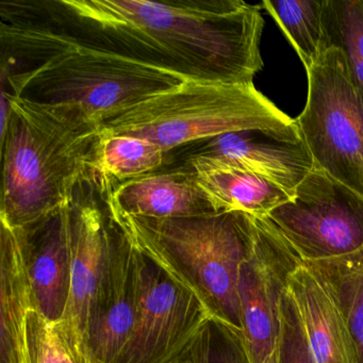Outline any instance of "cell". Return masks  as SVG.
I'll return each instance as SVG.
<instances>
[{
    "label": "cell",
    "mask_w": 363,
    "mask_h": 363,
    "mask_svg": "<svg viewBox=\"0 0 363 363\" xmlns=\"http://www.w3.org/2000/svg\"><path fill=\"white\" fill-rule=\"evenodd\" d=\"M42 30L190 82L252 84L263 67L260 6L242 0L25 1Z\"/></svg>",
    "instance_id": "6da1fadb"
},
{
    "label": "cell",
    "mask_w": 363,
    "mask_h": 363,
    "mask_svg": "<svg viewBox=\"0 0 363 363\" xmlns=\"http://www.w3.org/2000/svg\"><path fill=\"white\" fill-rule=\"evenodd\" d=\"M1 91L72 112L101 126L108 118L188 80L139 61L63 39L0 14Z\"/></svg>",
    "instance_id": "7a4b0ae2"
},
{
    "label": "cell",
    "mask_w": 363,
    "mask_h": 363,
    "mask_svg": "<svg viewBox=\"0 0 363 363\" xmlns=\"http://www.w3.org/2000/svg\"><path fill=\"white\" fill-rule=\"evenodd\" d=\"M9 97L1 137L0 222L12 228L35 224L73 199L94 177L101 129L72 112Z\"/></svg>",
    "instance_id": "3957f363"
},
{
    "label": "cell",
    "mask_w": 363,
    "mask_h": 363,
    "mask_svg": "<svg viewBox=\"0 0 363 363\" xmlns=\"http://www.w3.org/2000/svg\"><path fill=\"white\" fill-rule=\"evenodd\" d=\"M108 211L144 255L199 297L214 320L243 335L240 269L252 243L254 216L233 211L148 218Z\"/></svg>",
    "instance_id": "277c9868"
},
{
    "label": "cell",
    "mask_w": 363,
    "mask_h": 363,
    "mask_svg": "<svg viewBox=\"0 0 363 363\" xmlns=\"http://www.w3.org/2000/svg\"><path fill=\"white\" fill-rule=\"evenodd\" d=\"M293 130V120L254 84L184 82L108 118L101 135H129L158 144L167 152L245 129Z\"/></svg>",
    "instance_id": "5b68a950"
},
{
    "label": "cell",
    "mask_w": 363,
    "mask_h": 363,
    "mask_svg": "<svg viewBox=\"0 0 363 363\" xmlns=\"http://www.w3.org/2000/svg\"><path fill=\"white\" fill-rule=\"evenodd\" d=\"M308 97L296 118L315 167L363 196V94L339 48L308 69Z\"/></svg>",
    "instance_id": "8992f818"
},
{
    "label": "cell",
    "mask_w": 363,
    "mask_h": 363,
    "mask_svg": "<svg viewBox=\"0 0 363 363\" xmlns=\"http://www.w3.org/2000/svg\"><path fill=\"white\" fill-rule=\"evenodd\" d=\"M267 220L303 261L337 258L363 246V196L314 167Z\"/></svg>",
    "instance_id": "52a82bcc"
},
{
    "label": "cell",
    "mask_w": 363,
    "mask_h": 363,
    "mask_svg": "<svg viewBox=\"0 0 363 363\" xmlns=\"http://www.w3.org/2000/svg\"><path fill=\"white\" fill-rule=\"evenodd\" d=\"M139 252L137 318L114 363H182L213 316L192 291Z\"/></svg>",
    "instance_id": "ba28073f"
},
{
    "label": "cell",
    "mask_w": 363,
    "mask_h": 363,
    "mask_svg": "<svg viewBox=\"0 0 363 363\" xmlns=\"http://www.w3.org/2000/svg\"><path fill=\"white\" fill-rule=\"evenodd\" d=\"M252 243L240 269L242 333L250 363H275L282 297L303 262L267 218L254 216Z\"/></svg>",
    "instance_id": "9c48e42d"
},
{
    "label": "cell",
    "mask_w": 363,
    "mask_h": 363,
    "mask_svg": "<svg viewBox=\"0 0 363 363\" xmlns=\"http://www.w3.org/2000/svg\"><path fill=\"white\" fill-rule=\"evenodd\" d=\"M97 175L82 182L69 205L71 293L58 327L82 363H89L88 327L109 258L113 223L96 194Z\"/></svg>",
    "instance_id": "30bf717a"
},
{
    "label": "cell",
    "mask_w": 363,
    "mask_h": 363,
    "mask_svg": "<svg viewBox=\"0 0 363 363\" xmlns=\"http://www.w3.org/2000/svg\"><path fill=\"white\" fill-rule=\"evenodd\" d=\"M190 145L186 158L203 156L225 167L263 176L290 197L315 167L299 127L293 130L245 129Z\"/></svg>",
    "instance_id": "8fae6325"
},
{
    "label": "cell",
    "mask_w": 363,
    "mask_h": 363,
    "mask_svg": "<svg viewBox=\"0 0 363 363\" xmlns=\"http://www.w3.org/2000/svg\"><path fill=\"white\" fill-rule=\"evenodd\" d=\"M112 223L109 258L89 320V363H114L133 333L139 308L140 252Z\"/></svg>",
    "instance_id": "7c38bea8"
},
{
    "label": "cell",
    "mask_w": 363,
    "mask_h": 363,
    "mask_svg": "<svg viewBox=\"0 0 363 363\" xmlns=\"http://www.w3.org/2000/svg\"><path fill=\"white\" fill-rule=\"evenodd\" d=\"M69 205L35 224L16 228L35 310L52 324L65 316L71 293Z\"/></svg>",
    "instance_id": "4fadbf2b"
},
{
    "label": "cell",
    "mask_w": 363,
    "mask_h": 363,
    "mask_svg": "<svg viewBox=\"0 0 363 363\" xmlns=\"http://www.w3.org/2000/svg\"><path fill=\"white\" fill-rule=\"evenodd\" d=\"M99 178L107 207L126 216L176 218L218 213L184 164L118 184Z\"/></svg>",
    "instance_id": "5bb4252c"
},
{
    "label": "cell",
    "mask_w": 363,
    "mask_h": 363,
    "mask_svg": "<svg viewBox=\"0 0 363 363\" xmlns=\"http://www.w3.org/2000/svg\"><path fill=\"white\" fill-rule=\"evenodd\" d=\"M288 291L315 362L357 363L354 344L337 303L305 263L291 273Z\"/></svg>",
    "instance_id": "9a60e30c"
},
{
    "label": "cell",
    "mask_w": 363,
    "mask_h": 363,
    "mask_svg": "<svg viewBox=\"0 0 363 363\" xmlns=\"http://www.w3.org/2000/svg\"><path fill=\"white\" fill-rule=\"evenodd\" d=\"M0 233V363H29L27 328L35 309L33 290L16 228Z\"/></svg>",
    "instance_id": "2e32d148"
},
{
    "label": "cell",
    "mask_w": 363,
    "mask_h": 363,
    "mask_svg": "<svg viewBox=\"0 0 363 363\" xmlns=\"http://www.w3.org/2000/svg\"><path fill=\"white\" fill-rule=\"evenodd\" d=\"M184 165L194 173L197 184L218 212H243L267 218L291 199L263 176L225 167L206 157H188Z\"/></svg>",
    "instance_id": "e0dca14e"
},
{
    "label": "cell",
    "mask_w": 363,
    "mask_h": 363,
    "mask_svg": "<svg viewBox=\"0 0 363 363\" xmlns=\"http://www.w3.org/2000/svg\"><path fill=\"white\" fill-rule=\"evenodd\" d=\"M303 263L337 303L352 337L357 363H363V246L345 256Z\"/></svg>",
    "instance_id": "ac0fdd59"
},
{
    "label": "cell",
    "mask_w": 363,
    "mask_h": 363,
    "mask_svg": "<svg viewBox=\"0 0 363 363\" xmlns=\"http://www.w3.org/2000/svg\"><path fill=\"white\" fill-rule=\"evenodd\" d=\"M169 152L150 140L129 135H103L95 171L99 177L123 182L159 171Z\"/></svg>",
    "instance_id": "d6986e66"
},
{
    "label": "cell",
    "mask_w": 363,
    "mask_h": 363,
    "mask_svg": "<svg viewBox=\"0 0 363 363\" xmlns=\"http://www.w3.org/2000/svg\"><path fill=\"white\" fill-rule=\"evenodd\" d=\"M261 7L277 23L308 71L325 50L324 0H267Z\"/></svg>",
    "instance_id": "ffe728a7"
},
{
    "label": "cell",
    "mask_w": 363,
    "mask_h": 363,
    "mask_svg": "<svg viewBox=\"0 0 363 363\" xmlns=\"http://www.w3.org/2000/svg\"><path fill=\"white\" fill-rule=\"evenodd\" d=\"M324 46L339 48L363 94V0H324Z\"/></svg>",
    "instance_id": "44dd1931"
},
{
    "label": "cell",
    "mask_w": 363,
    "mask_h": 363,
    "mask_svg": "<svg viewBox=\"0 0 363 363\" xmlns=\"http://www.w3.org/2000/svg\"><path fill=\"white\" fill-rule=\"evenodd\" d=\"M182 363H250L243 335L211 320L195 340Z\"/></svg>",
    "instance_id": "7402d4cb"
},
{
    "label": "cell",
    "mask_w": 363,
    "mask_h": 363,
    "mask_svg": "<svg viewBox=\"0 0 363 363\" xmlns=\"http://www.w3.org/2000/svg\"><path fill=\"white\" fill-rule=\"evenodd\" d=\"M29 363H82L58 325L30 310L27 328Z\"/></svg>",
    "instance_id": "603a6c76"
}]
</instances>
